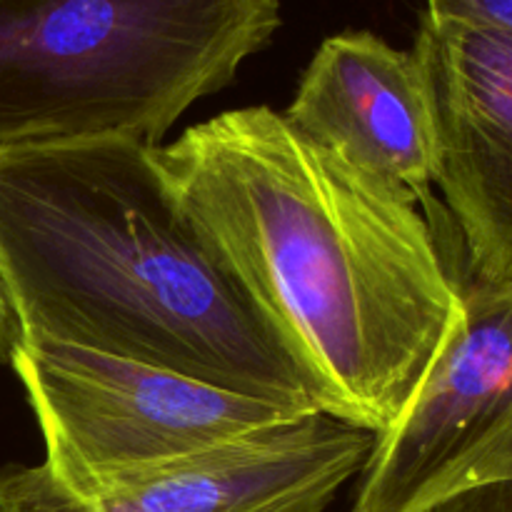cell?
<instances>
[{
  "mask_svg": "<svg viewBox=\"0 0 512 512\" xmlns=\"http://www.w3.org/2000/svg\"><path fill=\"white\" fill-rule=\"evenodd\" d=\"M155 155L320 410L385 433L463 320V285L415 200L268 105L225 110Z\"/></svg>",
  "mask_w": 512,
  "mask_h": 512,
  "instance_id": "6da1fadb",
  "label": "cell"
},
{
  "mask_svg": "<svg viewBox=\"0 0 512 512\" xmlns=\"http://www.w3.org/2000/svg\"><path fill=\"white\" fill-rule=\"evenodd\" d=\"M155 148L90 138L0 150V290L18 340L78 345L323 413L185 213Z\"/></svg>",
  "mask_w": 512,
  "mask_h": 512,
  "instance_id": "7a4b0ae2",
  "label": "cell"
},
{
  "mask_svg": "<svg viewBox=\"0 0 512 512\" xmlns=\"http://www.w3.org/2000/svg\"><path fill=\"white\" fill-rule=\"evenodd\" d=\"M283 0H0V150L160 145L280 28Z\"/></svg>",
  "mask_w": 512,
  "mask_h": 512,
  "instance_id": "3957f363",
  "label": "cell"
},
{
  "mask_svg": "<svg viewBox=\"0 0 512 512\" xmlns=\"http://www.w3.org/2000/svg\"><path fill=\"white\" fill-rule=\"evenodd\" d=\"M10 365L40 425L50 478L78 500L308 418L175 370L98 350L15 340Z\"/></svg>",
  "mask_w": 512,
  "mask_h": 512,
  "instance_id": "277c9868",
  "label": "cell"
},
{
  "mask_svg": "<svg viewBox=\"0 0 512 512\" xmlns=\"http://www.w3.org/2000/svg\"><path fill=\"white\" fill-rule=\"evenodd\" d=\"M358 478L350 512H420L512 480V288L463 285V320Z\"/></svg>",
  "mask_w": 512,
  "mask_h": 512,
  "instance_id": "5b68a950",
  "label": "cell"
},
{
  "mask_svg": "<svg viewBox=\"0 0 512 512\" xmlns=\"http://www.w3.org/2000/svg\"><path fill=\"white\" fill-rule=\"evenodd\" d=\"M373 445L368 430L318 413L95 500L65 493L43 463L3 465L0 512H325Z\"/></svg>",
  "mask_w": 512,
  "mask_h": 512,
  "instance_id": "8992f818",
  "label": "cell"
},
{
  "mask_svg": "<svg viewBox=\"0 0 512 512\" xmlns=\"http://www.w3.org/2000/svg\"><path fill=\"white\" fill-rule=\"evenodd\" d=\"M413 55L433 105L435 185L463 235L470 283L512 288V35L423 15Z\"/></svg>",
  "mask_w": 512,
  "mask_h": 512,
  "instance_id": "52a82bcc",
  "label": "cell"
},
{
  "mask_svg": "<svg viewBox=\"0 0 512 512\" xmlns=\"http://www.w3.org/2000/svg\"><path fill=\"white\" fill-rule=\"evenodd\" d=\"M283 118L370 178L430 203L438 135L413 50L393 48L370 30L330 35Z\"/></svg>",
  "mask_w": 512,
  "mask_h": 512,
  "instance_id": "ba28073f",
  "label": "cell"
},
{
  "mask_svg": "<svg viewBox=\"0 0 512 512\" xmlns=\"http://www.w3.org/2000/svg\"><path fill=\"white\" fill-rule=\"evenodd\" d=\"M425 15L435 23L512 35V0H428Z\"/></svg>",
  "mask_w": 512,
  "mask_h": 512,
  "instance_id": "9c48e42d",
  "label": "cell"
},
{
  "mask_svg": "<svg viewBox=\"0 0 512 512\" xmlns=\"http://www.w3.org/2000/svg\"><path fill=\"white\" fill-rule=\"evenodd\" d=\"M420 512H512V480L458 490Z\"/></svg>",
  "mask_w": 512,
  "mask_h": 512,
  "instance_id": "30bf717a",
  "label": "cell"
},
{
  "mask_svg": "<svg viewBox=\"0 0 512 512\" xmlns=\"http://www.w3.org/2000/svg\"><path fill=\"white\" fill-rule=\"evenodd\" d=\"M15 340H18V330H15L13 313H10L3 290H0V363H3V360H10Z\"/></svg>",
  "mask_w": 512,
  "mask_h": 512,
  "instance_id": "8fae6325",
  "label": "cell"
}]
</instances>
